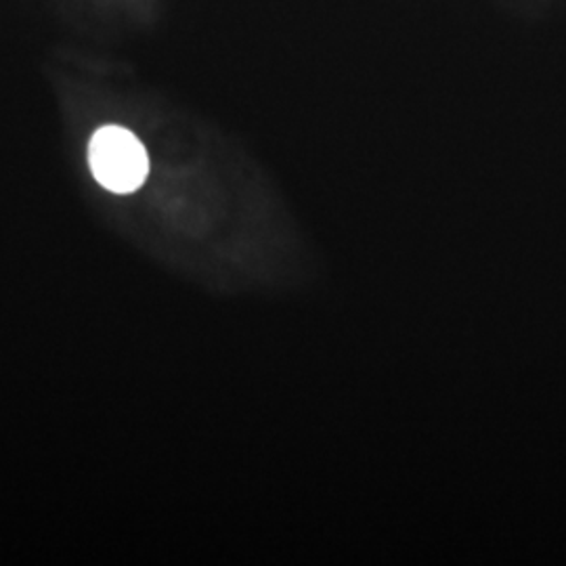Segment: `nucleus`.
I'll return each instance as SVG.
<instances>
[{
	"label": "nucleus",
	"mask_w": 566,
	"mask_h": 566,
	"mask_svg": "<svg viewBox=\"0 0 566 566\" xmlns=\"http://www.w3.org/2000/svg\"><path fill=\"white\" fill-rule=\"evenodd\" d=\"M88 164L95 179L114 193H133L149 172L143 143L122 126H103L88 145Z\"/></svg>",
	"instance_id": "obj_1"
}]
</instances>
